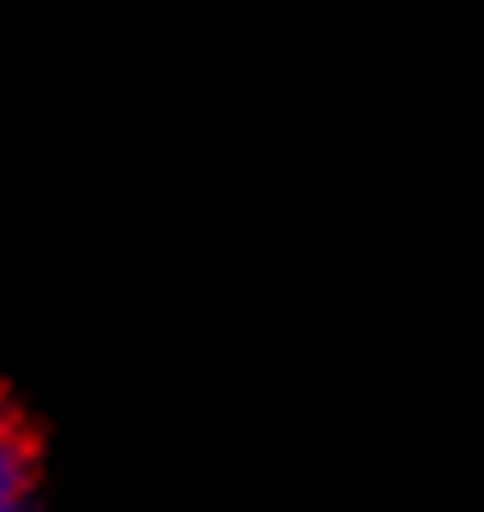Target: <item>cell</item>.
I'll use <instances>...</instances> for the list:
<instances>
[{
    "label": "cell",
    "instance_id": "obj_1",
    "mask_svg": "<svg viewBox=\"0 0 484 512\" xmlns=\"http://www.w3.org/2000/svg\"><path fill=\"white\" fill-rule=\"evenodd\" d=\"M28 485H34V451H28L23 429H6V446H0V496H6V507H23Z\"/></svg>",
    "mask_w": 484,
    "mask_h": 512
}]
</instances>
